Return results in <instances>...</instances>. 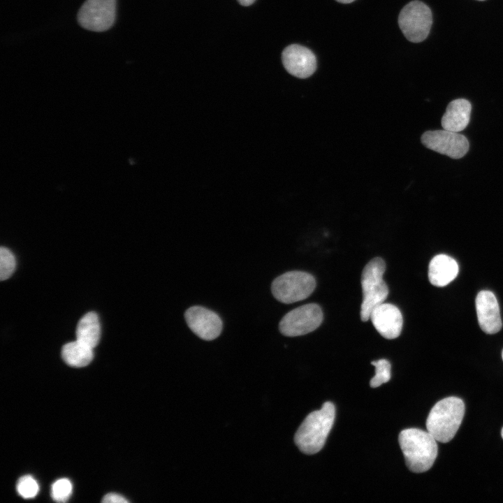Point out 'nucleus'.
Listing matches in <instances>:
<instances>
[{
    "label": "nucleus",
    "instance_id": "obj_5",
    "mask_svg": "<svg viewBox=\"0 0 503 503\" xmlns=\"http://www.w3.org/2000/svg\"><path fill=\"white\" fill-rule=\"evenodd\" d=\"M315 287L316 281L311 274L294 270L275 278L272 282L271 291L278 301L290 304L305 300Z\"/></svg>",
    "mask_w": 503,
    "mask_h": 503
},
{
    "label": "nucleus",
    "instance_id": "obj_19",
    "mask_svg": "<svg viewBox=\"0 0 503 503\" xmlns=\"http://www.w3.org/2000/svg\"><path fill=\"white\" fill-rule=\"evenodd\" d=\"M16 261L12 252L6 247L0 249V279L9 278L15 270Z\"/></svg>",
    "mask_w": 503,
    "mask_h": 503
},
{
    "label": "nucleus",
    "instance_id": "obj_9",
    "mask_svg": "<svg viewBox=\"0 0 503 503\" xmlns=\"http://www.w3.org/2000/svg\"><path fill=\"white\" fill-rule=\"evenodd\" d=\"M421 139L427 148L455 159L464 156L469 147L465 136L445 129L425 131Z\"/></svg>",
    "mask_w": 503,
    "mask_h": 503
},
{
    "label": "nucleus",
    "instance_id": "obj_25",
    "mask_svg": "<svg viewBox=\"0 0 503 503\" xmlns=\"http://www.w3.org/2000/svg\"><path fill=\"white\" fill-rule=\"evenodd\" d=\"M501 435H502V439H503V428H502V429Z\"/></svg>",
    "mask_w": 503,
    "mask_h": 503
},
{
    "label": "nucleus",
    "instance_id": "obj_22",
    "mask_svg": "<svg viewBox=\"0 0 503 503\" xmlns=\"http://www.w3.org/2000/svg\"><path fill=\"white\" fill-rule=\"evenodd\" d=\"M102 502L105 503H126L129 501L119 494L108 493L103 497Z\"/></svg>",
    "mask_w": 503,
    "mask_h": 503
},
{
    "label": "nucleus",
    "instance_id": "obj_14",
    "mask_svg": "<svg viewBox=\"0 0 503 503\" xmlns=\"http://www.w3.org/2000/svg\"><path fill=\"white\" fill-rule=\"evenodd\" d=\"M458 271V265L455 259L446 254H438L429 263V281L435 286H444L457 277Z\"/></svg>",
    "mask_w": 503,
    "mask_h": 503
},
{
    "label": "nucleus",
    "instance_id": "obj_24",
    "mask_svg": "<svg viewBox=\"0 0 503 503\" xmlns=\"http://www.w3.org/2000/svg\"><path fill=\"white\" fill-rule=\"evenodd\" d=\"M335 1H337L340 3H349L354 1L355 0H335Z\"/></svg>",
    "mask_w": 503,
    "mask_h": 503
},
{
    "label": "nucleus",
    "instance_id": "obj_6",
    "mask_svg": "<svg viewBox=\"0 0 503 503\" xmlns=\"http://www.w3.org/2000/svg\"><path fill=\"white\" fill-rule=\"evenodd\" d=\"M432 23L430 8L420 1H412L400 11L399 27L406 38L413 43H420L428 36Z\"/></svg>",
    "mask_w": 503,
    "mask_h": 503
},
{
    "label": "nucleus",
    "instance_id": "obj_26",
    "mask_svg": "<svg viewBox=\"0 0 503 503\" xmlns=\"http://www.w3.org/2000/svg\"><path fill=\"white\" fill-rule=\"evenodd\" d=\"M502 360H503V350H502Z\"/></svg>",
    "mask_w": 503,
    "mask_h": 503
},
{
    "label": "nucleus",
    "instance_id": "obj_3",
    "mask_svg": "<svg viewBox=\"0 0 503 503\" xmlns=\"http://www.w3.org/2000/svg\"><path fill=\"white\" fill-rule=\"evenodd\" d=\"M465 414V404L457 397L437 402L426 420V428L439 442L447 443L455 435Z\"/></svg>",
    "mask_w": 503,
    "mask_h": 503
},
{
    "label": "nucleus",
    "instance_id": "obj_27",
    "mask_svg": "<svg viewBox=\"0 0 503 503\" xmlns=\"http://www.w3.org/2000/svg\"><path fill=\"white\" fill-rule=\"evenodd\" d=\"M478 1H484V0H478Z\"/></svg>",
    "mask_w": 503,
    "mask_h": 503
},
{
    "label": "nucleus",
    "instance_id": "obj_13",
    "mask_svg": "<svg viewBox=\"0 0 503 503\" xmlns=\"http://www.w3.org/2000/svg\"><path fill=\"white\" fill-rule=\"evenodd\" d=\"M478 322L481 330L487 334L500 330L502 322L496 297L490 291H481L476 298Z\"/></svg>",
    "mask_w": 503,
    "mask_h": 503
},
{
    "label": "nucleus",
    "instance_id": "obj_23",
    "mask_svg": "<svg viewBox=\"0 0 503 503\" xmlns=\"http://www.w3.org/2000/svg\"><path fill=\"white\" fill-rule=\"evenodd\" d=\"M238 1L241 5L245 6H248L252 4L255 1V0H238Z\"/></svg>",
    "mask_w": 503,
    "mask_h": 503
},
{
    "label": "nucleus",
    "instance_id": "obj_16",
    "mask_svg": "<svg viewBox=\"0 0 503 503\" xmlns=\"http://www.w3.org/2000/svg\"><path fill=\"white\" fill-rule=\"evenodd\" d=\"M100 336L101 327L97 314L93 312L87 313L78 323L76 340L94 349L98 344Z\"/></svg>",
    "mask_w": 503,
    "mask_h": 503
},
{
    "label": "nucleus",
    "instance_id": "obj_17",
    "mask_svg": "<svg viewBox=\"0 0 503 503\" xmlns=\"http://www.w3.org/2000/svg\"><path fill=\"white\" fill-rule=\"evenodd\" d=\"M61 356L65 363L71 366L81 367L87 365L93 359V349L77 340L64 344Z\"/></svg>",
    "mask_w": 503,
    "mask_h": 503
},
{
    "label": "nucleus",
    "instance_id": "obj_12",
    "mask_svg": "<svg viewBox=\"0 0 503 503\" xmlns=\"http://www.w3.org/2000/svg\"><path fill=\"white\" fill-rule=\"evenodd\" d=\"M370 319L384 338L392 340L397 338L401 333L403 319L400 310L395 305L383 302L371 312Z\"/></svg>",
    "mask_w": 503,
    "mask_h": 503
},
{
    "label": "nucleus",
    "instance_id": "obj_21",
    "mask_svg": "<svg viewBox=\"0 0 503 503\" xmlns=\"http://www.w3.org/2000/svg\"><path fill=\"white\" fill-rule=\"evenodd\" d=\"M39 490L36 481L29 475L22 476L17 483V490L20 496L25 499L34 497Z\"/></svg>",
    "mask_w": 503,
    "mask_h": 503
},
{
    "label": "nucleus",
    "instance_id": "obj_4",
    "mask_svg": "<svg viewBox=\"0 0 503 503\" xmlns=\"http://www.w3.org/2000/svg\"><path fill=\"white\" fill-rule=\"evenodd\" d=\"M385 270V261L380 257L370 260L363 270V302L360 306V319L363 321L370 319L372 309L384 302L388 295V288L383 279Z\"/></svg>",
    "mask_w": 503,
    "mask_h": 503
},
{
    "label": "nucleus",
    "instance_id": "obj_11",
    "mask_svg": "<svg viewBox=\"0 0 503 503\" xmlns=\"http://www.w3.org/2000/svg\"><path fill=\"white\" fill-rule=\"evenodd\" d=\"M282 60L286 71L298 78L311 76L316 69L314 54L305 46L292 44L282 52Z\"/></svg>",
    "mask_w": 503,
    "mask_h": 503
},
{
    "label": "nucleus",
    "instance_id": "obj_8",
    "mask_svg": "<svg viewBox=\"0 0 503 503\" xmlns=\"http://www.w3.org/2000/svg\"><path fill=\"white\" fill-rule=\"evenodd\" d=\"M116 0H86L79 10L78 21L85 29L104 31L115 20Z\"/></svg>",
    "mask_w": 503,
    "mask_h": 503
},
{
    "label": "nucleus",
    "instance_id": "obj_15",
    "mask_svg": "<svg viewBox=\"0 0 503 503\" xmlns=\"http://www.w3.org/2000/svg\"><path fill=\"white\" fill-rule=\"evenodd\" d=\"M471 110L472 105L466 99H458L451 101L442 117L443 129L454 132L464 130L469 122Z\"/></svg>",
    "mask_w": 503,
    "mask_h": 503
},
{
    "label": "nucleus",
    "instance_id": "obj_2",
    "mask_svg": "<svg viewBox=\"0 0 503 503\" xmlns=\"http://www.w3.org/2000/svg\"><path fill=\"white\" fill-rule=\"evenodd\" d=\"M400 449L408 469L414 473L430 469L437 456V440L428 432L418 428H408L398 436Z\"/></svg>",
    "mask_w": 503,
    "mask_h": 503
},
{
    "label": "nucleus",
    "instance_id": "obj_1",
    "mask_svg": "<svg viewBox=\"0 0 503 503\" xmlns=\"http://www.w3.org/2000/svg\"><path fill=\"white\" fill-rule=\"evenodd\" d=\"M335 418V405L326 402L321 409L309 414L294 436L299 450L307 455H313L323 447Z\"/></svg>",
    "mask_w": 503,
    "mask_h": 503
},
{
    "label": "nucleus",
    "instance_id": "obj_18",
    "mask_svg": "<svg viewBox=\"0 0 503 503\" xmlns=\"http://www.w3.org/2000/svg\"><path fill=\"white\" fill-rule=\"evenodd\" d=\"M371 364L375 367V375L370 380V385L372 388H377L381 384L388 382L391 377V363L382 358L378 360L372 361Z\"/></svg>",
    "mask_w": 503,
    "mask_h": 503
},
{
    "label": "nucleus",
    "instance_id": "obj_7",
    "mask_svg": "<svg viewBox=\"0 0 503 503\" xmlns=\"http://www.w3.org/2000/svg\"><path fill=\"white\" fill-rule=\"evenodd\" d=\"M323 312L315 303L306 304L288 312L279 324L284 336L303 335L316 330L322 323Z\"/></svg>",
    "mask_w": 503,
    "mask_h": 503
},
{
    "label": "nucleus",
    "instance_id": "obj_20",
    "mask_svg": "<svg viewBox=\"0 0 503 503\" xmlns=\"http://www.w3.org/2000/svg\"><path fill=\"white\" fill-rule=\"evenodd\" d=\"M72 488L71 482L68 479L57 480L51 488L52 499L59 502H66L71 495Z\"/></svg>",
    "mask_w": 503,
    "mask_h": 503
},
{
    "label": "nucleus",
    "instance_id": "obj_10",
    "mask_svg": "<svg viewBox=\"0 0 503 503\" xmlns=\"http://www.w3.org/2000/svg\"><path fill=\"white\" fill-rule=\"evenodd\" d=\"M184 318L190 330L203 340H213L221 333L223 322L221 318L205 307L192 306L186 310Z\"/></svg>",
    "mask_w": 503,
    "mask_h": 503
}]
</instances>
